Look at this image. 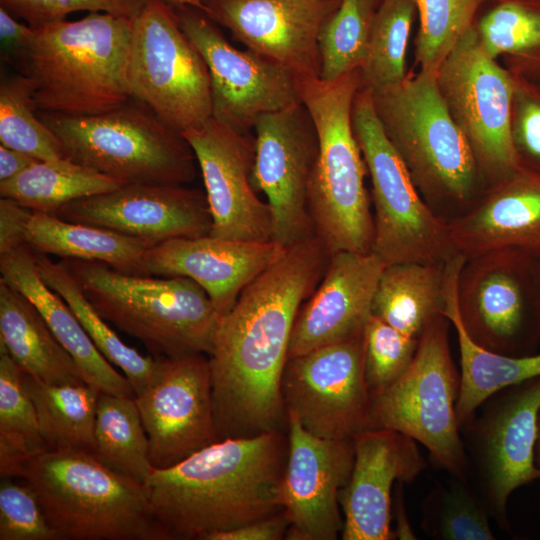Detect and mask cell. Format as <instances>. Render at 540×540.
Returning <instances> with one entry per match:
<instances>
[{
    "instance_id": "obj_1",
    "label": "cell",
    "mask_w": 540,
    "mask_h": 540,
    "mask_svg": "<svg viewBox=\"0 0 540 540\" xmlns=\"http://www.w3.org/2000/svg\"><path fill=\"white\" fill-rule=\"evenodd\" d=\"M328 258L315 235L287 246L219 316L208 354L218 440L288 426L281 382L291 333Z\"/></svg>"
},
{
    "instance_id": "obj_2",
    "label": "cell",
    "mask_w": 540,
    "mask_h": 540,
    "mask_svg": "<svg viewBox=\"0 0 540 540\" xmlns=\"http://www.w3.org/2000/svg\"><path fill=\"white\" fill-rule=\"evenodd\" d=\"M288 434L274 430L218 440L145 482L168 540H207L282 511Z\"/></svg>"
},
{
    "instance_id": "obj_3",
    "label": "cell",
    "mask_w": 540,
    "mask_h": 540,
    "mask_svg": "<svg viewBox=\"0 0 540 540\" xmlns=\"http://www.w3.org/2000/svg\"><path fill=\"white\" fill-rule=\"evenodd\" d=\"M34 490L60 540H168L144 484L82 450H42L0 469Z\"/></svg>"
},
{
    "instance_id": "obj_4",
    "label": "cell",
    "mask_w": 540,
    "mask_h": 540,
    "mask_svg": "<svg viewBox=\"0 0 540 540\" xmlns=\"http://www.w3.org/2000/svg\"><path fill=\"white\" fill-rule=\"evenodd\" d=\"M32 28L19 65L32 79L39 111L93 115L132 99L125 81L131 18L91 12Z\"/></svg>"
},
{
    "instance_id": "obj_5",
    "label": "cell",
    "mask_w": 540,
    "mask_h": 540,
    "mask_svg": "<svg viewBox=\"0 0 540 540\" xmlns=\"http://www.w3.org/2000/svg\"><path fill=\"white\" fill-rule=\"evenodd\" d=\"M370 92L380 125L425 202L439 216L468 210L486 184L435 73H408L403 81Z\"/></svg>"
},
{
    "instance_id": "obj_6",
    "label": "cell",
    "mask_w": 540,
    "mask_h": 540,
    "mask_svg": "<svg viewBox=\"0 0 540 540\" xmlns=\"http://www.w3.org/2000/svg\"><path fill=\"white\" fill-rule=\"evenodd\" d=\"M301 102L319 136V154L308 190L315 236L330 255L371 252L374 220L365 186L366 164L351 113L361 87L360 70L335 81L298 77Z\"/></svg>"
},
{
    "instance_id": "obj_7",
    "label": "cell",
    "mask_w": 540,
    "mask_h": 540,
    "mask_svg": "<svg viewBox=\"0 0 540 540\" xmlns=\"http://www.w3.org/2000/svg\"><path fill=\"white\" fill-rule=\"evenodd\" d=\"M61 261L95 310L154 357L209 354L220 315L192 279L131 274L96 261Z\"/></svg>"
},
{
    "instance_id": "obj_8",
    "label": "cell",
    "mask_w": 540,
    "mask_h": 540,
    "mask_svg": "<svg viewBox=\"0 0 540 540\" xmlns=\"http://www.w3.org/2000/svg\"><path fill=\"white\" fill-rule=\"evenodd\" d=\"M39 116L67 159L123 185H186L196 178L197 161L184 136L138 100L93 115Z\"/></svg>"
},
{
    "instance_id": "obj_9",
    "label": "cell",
    "mask_w": 540,
    "mask_h": 540,
    "mask_svg": "<svg viewBox=\"0 0 540 540\" xmlns=\"http://www.w3.org/2000/svg\"><path fill=\"white\" fill-rule=\"evenodd\" d=\"M450 325L442 313L427 323L406 371L371 395L366 430L390 429L411 437L440 468L467 482L469 459L456 415L460 372L451 354Z\"/></svg>"
},
{
    "instance_id": "obj_10",
    "label": "cell",
    "mask_w": 540,
    "mask_h": 540,
    "mask_svg": "<svg viewBox=\"0 0 540 540\" xmlns=\"http://www.w3.org/2000/svg\"><path fill=\"white\" fill-rule=\"evenodd\" d=\"M351 120L371 180V252L385 265L445 262L456 253L448 222L430 208L417 190L380 125L369 90L360 87L356 93Z\"/></svg>"
},
{
    "instance_id": "obj_11",
    "label": "cell",
    "mask_w": 540,
    "mask_h": 540,
    "mask_svg": "<svg viewBox=\"0 0 540 540\" xmlns=\"http://www.w3.org/2000/svg\"><path fill=\"white\" fill-rule=\"evenodd\" d=\"M125 81L132 99L181 134L212 117L207 65L164 0H147L132 19Z\"/></svg>"
},
{
    "instance_id": "obj_12",
    "label": "cell",
    "mask_w": 540,
    "mask_h": 540,
    "mask_svg": "<svg viewBox=\"0 0 540 540\" xmlns=\"http://www.w3.org/2000/svg\"><path fill=\"white\" fill-rule=\"evenodd\" d=\"M534 259L504 249L466 258L456 313L467 336L488 351L524 356L540 345V299Z\"/></svg>"
},
{
    "instance_id": "obj_13",
    "label": "cell",
    "mask_w": 540,
    "mask_h": 540,
    "mask_svg": "<svg viewBox=\"0 0 540 540\" xmlns=\"http://www.w3.org/2000/svg\"><path fill=\"white\" fill-rule=\"evenodd\" d=\"M447 110L475 156L486 188L520 170L512 147L513 76L481 47L472 28L435 72Z\"/></svg>"
},
{
    "instance_id": "obj_14",
    "label": "cell",
    "mask_w": 540,
    "mask_h": 540,
    "mask_svg": "<svg viewBox=\"0 0 540 540\" xmlns=\"http://www.w3.org/2000/svg\"><path fill=\"white\" fill-rule=\"evenodd\" d=\"M480 415L463 426L481 497L501 529H509L507 503L518 488L540 479L534 451L540 410V377L488 397Z\"/></svg>"
},
{
    "instance_id": "obj_15",
    "label": "cell",
    "mask_w": 540,
    "mask_h": 540,
    "mask_svg": "<svg viewBox=\"0 0 540 540\" xmlns=\"http://www.w3.org/2000/svg\"><path fill=\"white\" fill-rule=\"evenodd\" d=\"M172 6L181 29L207 65L214 119L251 133L261 115L301 102L298 76L292 71L249 49L232 46L201 9Z\"/></svg>"
},
{
    "instance_id": "obj_16",
    "label": "cell",
    "mask_w": 540,
    "mask_h": 540,
    "mask_svg": "<svg viewBox=\"0 0 540 540\" xmlns=\"http://www.w3.org/2000/svg\"><path fill=\"white\" fill-rule=\"evenodd\" d=\"M287 414L323 439L367 429L371 394L364 375V333L288 358L281 382Z\"/></svg>"
},
{
    "instance_id": "obj_17",
    "label": "cell",
    "mask_w": 540,
    "mask_h": 540,
    "mask_svg": "<svg viewBox=\"0 0 540 540\" xmlns=\"http://www.w3.org/2000/svg\"><path fill=\"white\" fill-rule=\"evenodd\" d=\"M252 183L267 198L273 241L287 247L314 236L308 190L319 154L314 121L299 102L261 115L254 126Z\"/></svg>"
},
{
    "instance_id": "obj_18",
    "label": "cell",
    "mask_w": 540,
    "mask_h": 540,
    "mask_svg": "<svg viewBox=\"0 0 540 540\" xmlns=\"http://www.w3.org/2000/svg\"><path fill=\"white\" fill-rule=\"evenodd\" d=\"M156 372L135 395L151 464L171 467L218 441L208 357H157Z\"/></svg>"
},
{
    "instance_id": "obj_19",
    "label": "cell",
    "mask_w": 540,
    "mask_h": 540,
    "mask_svg": "<svg viewBox=\"0 0 540 540\" xmlns=\"http://www.w3.org/2000/svg\"><path fill=\"white\" fill-rule=\"evenodd\" d=\"M195 155L211 214L213 237L273 241L267 202L252 183L255 135L241 133L213 117L182 133Z\"/></svg>"
},
{
    "instance_id": "obj_20",
    "label": "cell",
    "mask_w": 540,
    "mask_h": 540,
    "mask_svg": "<svg viewBox=\"0 0 540 540\" xmlns=\"http://www.w3.org/2000/svg\"><path fill=\"white\" fill-rule=\"evenodd\" d=\"M288 457L281 486L289 540H336L344 519L339 494L354 464L353 438L323 439L287 414Z\"/></svg>"
},
{
    "instance_id": "obj_21",
    "label": "cell",
    "mask_w": 540,
    "mask_h": 540,
    "mask_svg": "<svg viewBox=\"0 0 540 540\" xmlns=\"http://www.w3.org/2000/svg\"><path fill=\"white\" fill-rule=\"evenodd\" d=\"M53 214L137 238L150 247L209 235L212 225L205 192L186 185L125 184L70 202Z\"/></svg>"
},
{
    "instance_id": "obj_22",
    "label": "cell",
    "mask_w": 540,
    "mask_h": 540,
    "mask_svg": "<svg viewBox=\"0 0 540 540\" xmlns=\"http://www.w3.org/2000/svg\"><path fill=\"white\" fill-rule=\"evenodd\" d=\"M341 0H203L235 41L298 77L320 75L319 34Z\"/></svg>"
},
{
    "instance_id": "obj_23",
    "label": "cell",
    "mask_w": 540,
    "mask_h": 540,
    "mask_svg": "<svg viewBox=\"0 0 540 540\" xmlns=\"http://www.w3.org/2000/svg\"><path fill=\"white\" fill-rule=\"evenodd\" d=\"M354 464L341 489L343 540H391L392 488L412 482L426 467L411 437L390 429H368L353 437Z\"/></svg>"
},
{
    "instance_id": "obj_24",
    "label": "cell",
    "mask_w": 540,
    "mask_h": 540,
    "mask_svg": "<svg viewBox=\"0 0 540 540\" xmlns=\"http://www.w3.org/2000/svg\"><path fill=\"white\" fill-rule=\"evenodd\" d=\"M286 247L275 241H246L205 235L171 239L148 248L138 275L183 276L201 286L219 315L242 290L275 263Z\"/></svg>"
},
{
    "instance_id": "obj_25",
    "label": "cell",
    "mask_w": 540,
    "mask_h": 540,
    "mask_svg": "<svg viewBox=\"0 0 540 540\" xmlns=\"http://www.w3.org/2000/svg\"><path fill=\"white\" fill-rule=\"evenodd\" d=\"M384 267L373 252L330 255L319 283L298 311L288 358L362 335Z\"/></svg>"
},
{
    "instance_id": "obj_26",
    "label": "cell",
    "mask_w": 540,
    "mask_h": 540,
    "mask_svg": "<svg viewBox=\"0 0 540 540\" xmlns=\"http://www.w3.org/2000/svg\"><path fill=\"white\" fill-rule=\"evenodd\" d=\"M448 229L455 252L466 258L515 249L540 259V175L520 169L488 186Z\"/></svg>"
},
{
    "instance_id": "obj_27",
    "label": "cell",
    "mask_w": 540,
    "mask_h": 540,
    "mask_svg": "<svg viewBox=\"0 0 540 540\" xmlns=\"http://www.w3.org/2000/svg\"><path fill=\"white\" fill-rule=\"evenodd\" d=\"M0 273V280L22 293L37 308L87 383L101 392L135 397L129 380L99 352L69 305L43 281L35 254L28 246L0 254Z\"/></svg>"
},
{
    "instance_id": "obj_28",
    "label": "cell",
    "mask_w": 540,
    "mask_h": 540,
    "mask_svg": "<svg viewBox=\"0 0 540 540\" xmlns=\"http://www.w3.org/2000/svg\"><path fill=\"white\" fill-rule=\"evenodd\" d=\"M466 258L455 254L445 262V315L454 327L460 354V390L456 404L458 423L463 426L480 405L497 391L540 377V352L524 356L494 353L479 347L463 330L456 313L458 279Z\"/></svg>"
},
{
    "instance_id": "obj_29",
    "label": "cell",
    "mask_w": 540,
    "mask_h": 540,
    "mask_svg": "<svg viewBox=\"0 0 540 540\" xmlns=\"http://www.w3.org/2000/svg\"><path fill=\"white\" fill-rule=\"evenodd\" d=\"M0 352L21 371L51 384L86 382L80 368L53 334L37 308L0 280Z\"/></svg>"
},
{
    "instance_id": "obj_30",
    "label": "cell",
    "mask_w": 540,
    "mask_h": 540,
    "mask_svg": "<svg viewBox=\"0 0 540 540\" xmlns=\"http://www.w3.org/2000/svg\"><path fill=\"white\" fill-rule=\"evenodd\" d=\"M25 245L35 253L101 262L131 274L138 273L142 257L150 248L128 235L39 211H32Z\"/></svg>"
},
{
    "instance_id": "obj_31",
    "label": "cell",
    "mask_w": 540,
    "mask_h": 540,
    "mask_svg": "<svg viewBox=\"0 0 540 540\" xmlns=\"http://www.w3.org/2000/svg\"><path fill=\"white\" fill-rule=\"evenodd\" d=\"M445 262L385 265L375 288L371 314L419 338L427 323L442 313Z\"/></svg>"
},
{
    "instance_id": "obj_32",
    "label": "cell",
    "mask_w": 540,
    "mask_h": 540,
    "mask_svg": "<svg viewBox=\"0 0 540 540\" xmlns=\"http://www.w3.org/2000/svg\"><path fill=\"white\" fill-rule=\"evenodd\" d=\"M473 30L484 51L515 76L540 84V0H487Z\"/></svg>"
},
{
    "instance_id": "obj_33",
    "label": "cell",
    "mask_w": 540,
    "mask_h": 540,
    "mask_svg": "<svg viewBox=\"0 0 540 540\" xmlns=\"http://www.w3.org/2000/svg\"><path fill=\"white\" fill-rule=\"evenodd\" d=\"M45 450L95 452L94 425L100 390L87 382L51 384L23 373Z\"/></svg>"
},
{
    "instance_id": "obj_34",
    "label": "cell",
    "mask_w": 540,
    "mask_h": 540,
    "mask_svg": "<svg viewBox=\"0 0 540 540\" xmlns=\"http://www.w3.org/2000/svg\"><path fill=\"white\" fill-rule=\"evenodd\" d=\"M123 184L67 158L37 161L17 176L0 181V196L31 211L55 213L62 206L118 189Z\"/></svg>"
},
{
    "instance_id": "obj_35",
    "label": "cell",
    "mask_w": 540,
    "mask_h": 540,
    "mask_svg": "<svg viewBox=\"0 0 540 540\" xmlns=\"http://www.w3.org/2000/svg\"><path fill=\"white\" fill-rule=\"evenodd\" d=\"M34 254L43 281L69 305L99 352L122 370L134 394L141 392L153 378L158 358L144 356L120 339L89 302L62 261L54 262L48 255Z\"/></svg>"
},
{
    "instance_id": "obj_36",
    "label": "cell",
    "mask_w": 540,
    "mask_h": 540,
    "mask_svg": "<svg viewBox=\"0 0 540 540\" xmlns=\"http://www.w3.org/2000/svg\"><path fill=\"white\" fill-rule=\"evenodd\" d=\"M94 454L113 470L145 484L154 467L135 397L100 392L94 425Z\"/></svg>"
},
{
    "instance_id": "obj_37",
    "label": "cell",
    "mask_w": 540,
    "mask_h": 540,
    "mask_svg": "<svg viewBox=\"0 0 540 540\" xmlns=\"http://www.w3.org/2000/svg\"><path fill=\"white\" fill-rule=\"evenodd\" d=\"M415 14L414 0L380 1L360 69L361 88L375 91L407 77L406 53Z\"/></svg>"
},
{
    "instance_id": "obj_38",
    "label": "cell",
    "mask_w": 540,
    "mask_h": 540,
    "mask_svg": "<svg viewBox=\"0 0 540 540\" xmlns=\"http://www.w3.org/2000/svg\"><path fill=\"white\" fill-rule=\"evenodd\" d=\"M37 111L32 79L22 73L5 77L0 84V144L40 161L66 158L60 139Z\"/></svg>"
},
{
    "instance_id": "obj_39",
    "label": "cell",
    "mask_w": 540,
    "mask_h": 540,
    "mask_svg": "<svg viewBox=\"0 0 540 540\" xmlns=\"http://www.w3.org/2000/svg\"><path fill=\"white\" fill-rule=\"evenodd\" d=\"M376 9V0H341L319 34L320 79L335 81L362 68Z\"/></svg>"
},
{
    "instance_id": "obj_40",
    "label": "cell",
    "mask_w": 540,
    "mask_h": 540,
    "mask_svg": "<svg viewBox=\"0 0 540 540\" xmlns=\"http://www.w3.org/2000/svg\"><path fill=\"white\" fill-rule=\"evenodd\" d=\"M489 511L481 496L453 477L438 484L422 503L421 527L427 535L441 540H493Z\"/></svg>"
},
{
    "instance_id": "obj_41",
    "label": "cell",
    "mask_w": 540,
    "mask_h": 540,
    "mask_svg": "<svg viewBox=\"0 0 540 540\" xmlns=\"http://www.w3.org/2000/svg\"><path fill=\"white\" fill-rule=\"evenodd\" d=\"M42 450L45 446L23 372L6 352H0V469Z\"/></svg>"
},
{
    "instance_id": "obj_42",
    "label": "cell",
    "mask_w": 540,
    "mask_h": 540,
    "mask_svg": "<svg viewBox=\"0 0 540 540\" xmlns=\"http://www.w3.org/2000/svg\"><path fill=\"white\" fill-rule=\"evenodd\" d=\"M487 0H414L419 27L414 41L419 71L435 73L472 28Z\"/></svg>"
},
{
    "instance_id": "obj_43",
    "label": "cell",
    "mask_w": 540,
    "mask_h": 540,
    "mask_svg": "<svg viewBox=\"0 0 540 540\" xmlns=\"http://www.w3.org/2000/svg\"><path fill=\"white\" fill-rule=\"evenodd\" d=\"M419 338L402 333L381 319L369 316L364 328V375L375 395L393 384L409 367Z\"/></svg>"
},
{
    "instance_id": "obj_44",
    "label": "cell",
    "mask_w": 540,
    "mask_h": 540,
    "mask_svg": "<svg viewBox=\"0 0 540 540\" xmlns=\"http://www.w3.org/2000/svg\"><path fill=\"white\" fill-rule=\"evenodd\" d=\"M0 540H60L32 487L3 477L0 484Z\"/></svg>"
},
{
    "instance_id": "obj_45",
    "label": "cell",
    "mask_w": 540,
    "mask_h": 540,
    "mask_svg": "<svg viewBox=\"0 0 540 540\" xmlns=\"http://www.w3.org/2000/svg\"><path fill=\"white\" fill-rule=\"evenodd\" d=\"M513 76L510 136L519 168L540 175V84Z\"/></svg>"
},
{
    "instance_id": "obj_46",
    "label": "cell",
    "mask_w": 540,
    "mask_h": 540,
    "mask_svg": "<svg viewBox=\"0 0 540 540\" xmlns=\"http://www.w3.org/2000/svg\"><path fill=\"white\" fill-rule=\"evenodd\" d=\"M147 0H0V7L32 27L63 21L74 12H104L133 19Z\"/></svg>"
},
{
    "instance_id": "obj_47",
    "label": "cell",
    "mask_w": 540,
    "mask_h": 540,
    "mask_svg": "<svg viewBox=\"0 0 540 540\" xmlns=\"http://www.w3.org/2000/svg\"><path fill=\"white\" fill-rule=\"evenodd\" d=\"M32 211L16 201L0 199V254L25 245Z\"/></svg>"
},
{
    "instance_id": "obj_48",
    "label": "cell",
    "mask_w": 540,
    "mask_h": 540,
    "mask_svg": "<svg viewBox=\"0 0 540 540\" xmlns=\"http://www.w3.org/2000/svg\"><path fill=\"white\" fill-rule=\"evenodd\" d=\"M289 522L283 511L238 528L217 532L207 540H280L286 538Z\"/></svg>"
},
{
    "instance_id": "obj_49",
    "label": "cell",
    "mask_w": 540,
    "mask_h": 540,
    "mask_svg": "<svg viewBox=\"0 0 540 540\" xmlns=\"http://www.w3.org/2000/svg\"><path fill=\"white\" fill-rule=\"evenodd\" d=\"M33 28L16 20L0 7L1 52L5 61L20 64L30 43Z\"/></svg>"
},
{
    "instance_id": "obj_50",
    "label": "cell",
    "mask_w": 540,
    "mask_h": 540,
    "mask_svg": "<svg viewBox=\"0 0 540 540\" xmlns=\"http://www.w3.org/2000/svg\"><path fill=\"white\" fill-rule=\"evenodd\" d=\"M37 161L40 160L0 144V181L17 176Z\"/></svg>"
},
{
    "instance_id": "obj_51",
    "label": "cell",
    "mask_w": 540,
    "mask_h": 540,
    "mask_svg": "<svg viewBox=\"0 0 540 540\" xmlns=\"http://www.w3.org/2000/svg\"><path fill=\"white\" fill-rule=\"evenodd\" d=\"M404 482L398 481L396 483V490H395V515H396V522L397 527L394 531L395 538L399 539H416L415 534L409 524L406 509L404 507V501L402 497V484Z\"/></svg>"
},
{
    "instance_id": "obj_52",
    "label": "cell",
    "mask_w": 540,
    "mask_h": 540,
    "mask_svg": "<svg viewBox=\"0 0 540 540\" xmlns=\"http://www.w3.org/2000/svg\"><path fill=\"white\" fill-rule=\"evenodd\" d=\"M534 460H535L536 467L540 471V410L538 413V428H537V438H536V443H535Z\"/></svg>"
},
{
    "instance_id": "obj_53",
    "label": "cell",
    "mask_w": 540,
    "mask_h": 540,
    "mask_svg": "<svg viewBox=\"0 0 540 540\" xmlns=\"http://www.w3.org/2000/svg\"><path fill=\"white\" fill-rule=\"evenodd\" d=\"M171 5H188L201 9L203 0H164Z\"/></svg>"
},
{
    "instance_id": "obj_54",
    "label": "cell",
    "mask_w": 540,
    "mask_h": 540,
    "mask_svg": "<svg viewBox=\"0 0 540 540\" xmlns=\"http://www.w3.org/2000/svg\"><path fill=\"white\" fill-rule=\"evenodd\" d=\"M533 273H534V279H535L538 296L540 299V259H534Z\"/></svg>"
},
{
    "instance_id": "obj_55",
    "label": "cell",
    "mask_w": 540,
    "mask_h": 540,
    "mask_svg": "<svg viewBox=\"0 0 540 540\" xmlns=\"http://www.w3.org/2000/svg\"><path fill=\"white\" fill-rule=\"evenodd\" d=\"M380 1H381V0H376V2H377V6H378V4L380 3Z\"/></svg>"
}]
</instances>
